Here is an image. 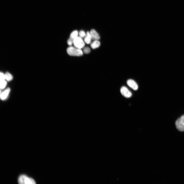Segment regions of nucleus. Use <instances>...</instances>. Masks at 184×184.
<instances>
[{
	"label": "nucleus",
	"instance_id": "nucleus-1",
	"mask_svg": "<svg viewBox=\"0 0 184 184\" xmlns=\"http://www.w3.org/2000/svg\"><path fill=\"white\" fill-rule=\"evenodd\" d=\"M67 52L69 55L72 56H80L83 55V52L80 49L70 46L67 49Z\"/></svg>",
	"mask_w": 184,
	"mask_h": 184
},
{
	"label": "nucleus",
	"instance_id": "nucleus-2",
	"mask_svg": "<svg viewBox=\"0 0 184 184\" xmlns=\"http://www.w3.org/2000/svg\"><path fill=\"white\" fill-rule=\"evenodd\" d=\"M73 44L75 47L80 49L84 47L85 45V42L82 38L79 36H77L74 39Z\"/></svg>",
	"mask_w": 184,
	"mask_h": 184
},
{
	"label": "nucleus",
	"instance_id": "nucleus-3",
	"mask_svg": "<svg viewBox=\"0 0 184 184\" xmlns=\"http://www.w3.org/2000/svg\"><path fill=\"white\" fill-rule=\"evenodd\" d=\"M175 125L176 128L179 131H184V115L177 119Z\"/></svg>",
	"mask_w": 184,
	"mask_h": 184
},
{
	"label": "nucleus",
	"instance_id": "nucleus-4",
	"mask_svg": "<svg viewBox=\"0 0 184 184\" xmlns=\"http://www.w3.org/2000/svg\"><path fill=\"white\" fill-rule=\"evenodd\" d=\"M121 92L122 95L126 98H130L132 95L131 93L125 87H123L121 88Z\"/></svg>",
	"mask_w": 184,
	"mask_h": 184
},
{
	"label": "nucleus",
	"instance_id": "nucleus-5",
	"mask_svg": "<svg viewBox=\"0 0 184 184\" xmlns=\"http://www.w3.org/2000/svg\"><path fill=\"white\" fill-rule=\"evenodd\" d=\"M127 84L130 87L134 90H136L138 89V85L134 81L131 79L127 81Z\"/></svg>",
	"mask_w": 184,
	"mask_h": 184
},
{
	"label": "nucleus",
	"instance_id": "nucleus-6",
	"mask_svg": "<svg viewBox=\"0 0 184 184\" xmlns=\"http://www.w3.org/2000/svg\"><path fill=\"white\" fill-rule=\"evenodd\" d=\"M90 33L92 40L98 41L100 39L99 35L94 29H92Z\"/></svg>",
	"mask_w": 184,
	"mask_h": 184
},
{
	"label": "nucleus",
	"instance_id": "nucleus-7",
	"mask_svg": "<svg viewBox=\"0 0 184 184\" xmlns=\"http://www.w3.org/2000/svg\"><path fill=\"white\" fill-rule=\"evenodd\" d=\"M10 91V88H8L3 92L1 95V98L2 100H4L8 97Z\"/></svg>",
	"mask_w": 184,
	"mask_h": 184
},
{
	"label": "nucleus",
	"instance_id": "nucleus-8",
	"mask_svg": "<svg viewBox=\"0 0 184 184\" xmlns=\"http://www.w3.org/2000/svg\"><path fill=\"white\" fill-rule=\"evenodd\" d=\"M92 40L90 33L88 31L86 33L84 40L85 41L87 44H89L91 43Z\"/></svg>",
	"mask_w": 184,
	"mask_h": 184
},
{
	"label": "nucleus",
	"instance_id": "nucleus-9",
	"mask_svg": "<svg viewBox=\"0 0 184 184\" xmlns=\"http://www.w3.org/2000/svg\"><path fill=\"white\" fill-rule=\"evenodd\" d=\"M27 177V176L25 175H21L18 178V182L20 184H25V180Z\"/></svg>",
	"mask_w": 184,
	"mask_h": 184
},
{
	"label": "nucleus",
	"instance_id": "nucleus-10",
	"mask_svg": "<svg viewBox=\"0 0 184 184\" xmlns=\"http://www.w3.org/2000/svg\"><path fill=\"white\" fill-rule=\"evenodd\" d=\"M100 45V43L98 41H94L91 44V48L95 49L99 47Z\"/></svg>",
	"mask_w": 184,
	"mask_h": 184
},
{
	"label": "nucleus",
	"instance_id": "nucleus-11",
	"mask_svg": "<svg viewBox=\"0 0 184 184\" xmlns=\"http://www.w3.org/2000/svg\"><path fill=\"white\" fill-rule=\"evenodd\" d=\"M35 183L34 180L31 178L27 177L25 180V184H35Z\"/></svg>",
	"mask_w": 184,
	"mask_h": 184
},
{
	"label": "nucleus",
	"instance_id": "nucleus-12",
	"mask_svg": "<svg viewBox=\"0 0 184 184\" xmlns=\"http://www.w3.org/2000/svg\"><path fill=\"white\" fill-rule=\"evenodd\" d=\"M5 80L8 81H10L12 80L13 77L12 75L10 73L7 72L5 74Z\"/></svg>",
	"mask_w": 184,
	"mask_h": 184
},
{
	"label": "nucleus",
	"instance_id": "nucleus-13",
	"mask_svg": "<svg viewBox=\"0 0 184 184\" xmlns=\"http://www.w3.org/2000/svg\"><path fill=\"white\" fill-rule=\"evenodd\" d=\"M78 31L75 30L71 33L70 38L74 40L75 38L78 36Z\"/></svg>",
	"mask_w": 184,
	"mask_h": 184
},
{
	"label": "nucleus",
	"instance_id": "nucleus-14",
	"mask_svg": "<svg viewBox=\"0 0 184 184\" xmlns=\"http://www.w3.org/2000/svg\"><path fill=\"white\" fill-rule=\"evenodd\" d=\"M7 85V82L5 80L1 81V89H3L6 87Z\"/></svg>",
	"mask_w": 184,
	"mask_h": 184
},
{
	"label": "nucleus",
	"instance_id": "nucleus-15",
	"mask_svg": "<svg viewBox=\"0 0 184 184\" xmlns=\"http://www.w3.org/2000/svg\"><path fill=\"white\" fill-rule=\"evenodd\" d=\"M79 37L81 38H83L85 37L86 34L85 32L83 30L80 31L79 33Z\"/></svg>",
	"mask_w": 184,
	"mask_h": 184
},
{
	"label": "nucleus",
	"instance_id": "nucleus-16",
	"mask_svg": "<svg viewBox=\"0 0 184 184\" xmlns=\"http://www.w3.org/2000/svg\"><path fill=\"white\" fill-rule=\"evenodd\" d=\"M83 51L85 54H89L90 52V49L89 47H86L84 48Z\"/></svg>",
	"mask_w": 184,
	"mask_h": 184
},
{
	"label": "nucleus",
	"instance_id": "nucleus-17",
	"mask_svg": "<svg viewBox=\"0 0 184 184\" xmlns=\"http://www.w3.org/2000/svg\"><path fill=\"white\" fill-rule=\"evenodd\" d=\"M74 39L70 38L67 41V44L70 46L72 45L73 44Z\"/></svg>",
	"mask_w": 184,
	"mask_h": 184
},
{
	"label": "nucleus",
	"instance_id": "nucleus-18",
	"mask_svg": "<svg viewBox=\"0 0 184 184\" xmlns=\"http://www.w3.org/2000/svg\"><path fill=\"white\" fill-rule=\"evenodd\" d=\"M5 80V74L1 72V81Z\"/></svg>",
	"mask_w": 184,
	"mask_h": 184
}]
</instances>
